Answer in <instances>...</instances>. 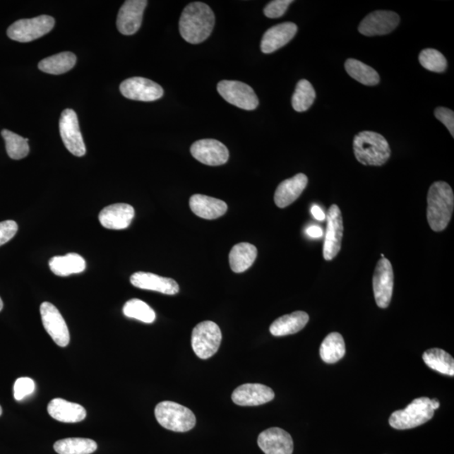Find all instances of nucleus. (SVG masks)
Masks as SVG:
<instances>
[{
    "mask_svg": "<svg viewBox=\"0 0 454 454\" xmlns=\"http://www.w3.org/2000/svg\"><path fill=\"white\" fill-rule=\"evenodd\" d=\"M215 25L214 12L201 2L189 4L179 20V32L189 43L200 44L210 36Z\"/></svg>",
    "mask_w": 454,
    "mask_h": 454,
    "instance_id": "obj_1",
    "label": "nucleus"
},
{
    "mask_svg": "<svg viewBox=\"0 0 454 454\" xmlns=\"http://www.w3.org/2000/svg\"><path fill=\"white\" fill-rule=\"evenodd\" d=\"M454 208L453 189L446 182L431 185L427 195V222L434 232H442L450 222Z\"/></svg>",
    "mask_w": 454,
    "mask_h": 454,
    "instance_id": "obj_2",
    "label": "nucleus"
},
{
    "mask_svg": "<svg viewBox=\"0 0 454 454\" xmlns=\"http://www.w3.org/2000/svg\"><path fill=\"white\" fill-rule=\"evenodd\" d=\"M354 151L357 160L365 166H382L391 155L387 140L380 133L369 131L355 136Z\"/></svg>",
    "mask_w": 454,
    "mask_h": 454,
    "instance_id": "obj_3",
    "label": "nucleus"
},
{
    "mask_svg": "<svg viewBox=\"0 0 454 454\" xmlns=\"http://www.w3.org/2000/svg\"><path fill=\"white\" fill-rule=\"evenodd\" d=\"M155 417L165 429L186 433L196 426V418L191 410L173 401H162L155 408Z\"/></svg>",
    "mask_w": 454,
    "mask_h": 454,
    "instance_id": "obj_4",
    "label": "nucleus"
},
{
    "mask_svg": "<svg viewBox=\"0 0 454 454\" xmlns=\"http://www.w3.org/2000/svg\"><path fill=\"white\" fill-rule=\"evenodd\" d=\"M434 416L431 400L421 398L414 400L407 408L392 413L389 422L395 429L407 430L424 424Z\"/></svg>",
    "mask_w": 454,
    "mask_h": 454,
    "instance_id": "obj_5",
    "label": "nucleus"
},
{
    "mask_svg": "<svg viewBox=\"0 0 454 454\" xmlns=\"http://www.w3.org/2000/svg\"><path fill=\"white\" fill-rule=\"evenodd\" d=\"M222 340V330L213 321H202L193 330V350L201 359H210L217 354Z\"/></svg>",
    "mask_w": 454,
    "mask_h": 454,
    "instance_id": "obj_6",
    "label": "nucleus"
},
{
    "mask_svg": "<svg viewBox=\"0 0 454 454\" xmlns=\"http://www.w3.org/2000/svg\"><path fill=\"white\" fill-rule=\"evenodd\" d=\"M55 25V20L49 16H40L32 19L19 20L8 28L7 35L19 42H30L49 33Z\"/></svg>",
    "mask_w": 454,
    "mask_h": 454,
    "instance_id": "obj_7",
    "label": "nucleus"
},
{
    "mask_svg": "<svg viewBox=\"0 0 454 454\" xmlns=\"http://www.w3.org/2000/svg\"><path fill=\"white\" fill-rule=\"evenodd\" d=\"M217 90L222 98L235 107L253 110L258 107L259 101L252 87L239 81L223 80L217 85Z\"/></svg>",
    "mask_w": 454,
    "mask_h": 454,
    "instance_id": "obj_8",
    "label": "nucleus"
},
{
    "mask_svg": "<svg viewBox=\"0 0 454 454\" xmlns=\"http://www.w3.org/2000/svg\"><path fill=\"white\" fill-rule=\"evenodd\" d=\"M59 130L61 140L68 151L76 157L85 155L86 148L83 142L76 112L66 109L61 114Z\"/></svg>",
    "mask_w": 454,
    "mask_h": 454,
    "instance_id": "obj_9",
    "label": "nucleus"
},
{
    "mask_svg": "<svg viewBox=\"0 0 454 454\" xmlns=\"http://www.w3.org/2000/svg\"><path fill=\"white\" fill-rule=\"evenodd\" d=\"M394 288V272L387 258L378 262L373 277V289L377 306L382 309L389 306Z\"/></svg>",
    "mask_w": 454,
    "mask_h": 454,
    "instance_id": "obj_10",
    "label": "nucleus"
},
{
    "mask_svg": "<svg viewBox=\"0 0 454 454\" xmlns=\"http://www.w3.org/2000/svg\"><path fill=\"white\" fill-rule=\"evenodd\" d=\"M120 90L126 99L151 102L164 96V89L150 79L134 77L126 79L120 85Z\"/></svg>",
    "mask_w": 454,
    "mask_h": 454,
    "instance_id": "obj_11",
    "label": "nucleus"
},
{
    "mask_svg": "<svg viewBox=\"0 0 454 454\" xmlns=\"http://www.w3.org/2000/svg\"><path fill=\"white\" fill-rule=\"evenodd\" d=\"M40 312L44 328L56 345L65 347L70 342V334L67 324L57 308L49 302H43Z\"/></svg>",
    "mask_w": 454,
    "mask_h": 454,
    "instance_id": "obj_12",
    "label": "nucleus"
},
{
    "mask_svg": "<svg viewBox=\"0 0 454 454\" xmlns=\"http://www.w3.org/2000/svg\"><path fill=\"white\" fill-rule=\"evenodd\" d=\"M343 231L345 227L341 210L337 205H333L328 211L327 232L323 246V256L327 261L333 260L340 252Z\"/></svg>",
    "mask_w": 454,
    "mask_h": 454,
    "instance_id": "obj_13",
    "label": "nucleus"
},
{
    "mask_svg": "<svg viewBox=\"0 0 454 454\" xmlns=\"http://www.w3.org/2000/svg\"><path fill=\"white\" fill-rule=\"evenodd\" d=\"M400 16L393 11H376L366 16L359 26V32L366 37L383 36L398 28Z\"/></svg>",
    "mask_w": 454,
    "mask_h": 454,
    "instance_id": "obj_14",
    "label": "nucleus"
},
{
    "mask_svg": "<svg viewBox=\"0 0 454 454\" xmlns=\"http://www.w3.org/2000/svg\"><path fill=\"white\" fill-rule=\"evenodd\" d=\"M191 153L196 160L208 166L223 165L229 160L226 145L215 139L197 141L191 145Z\"/></svg>",
    "mask_w": 454,
    "mask_h": 454,
    "instance_id": "obj_15",
    "label": "nucleus"
},
{
    "mask_svg": "<svg viewBox=\"0 0 454 454\" xmlns=\"http://www.w3.org/2000/svg\"><path fill=\"white\" fill-rule=\"evenodd\" d=\"M148 1L145 0H127L120 8L117 25L119 32L126 36L135 34L142 25L143 13Z\"/></svg>",
    "mask_w": 454,
    "mask_h": 454,
    "instance_id": "obj_16",
    "label": "nucleus"
},
{
    "mask_svg": "<svg viewBox=\"0 0 454 454\" xmlns=\"http://www.w3.org/2000/svg\"><path fill=\"white\" fill-rule=\"evenodd\" d=\"M271 388L261 383H244L233 391L232 399L241 407H257L275 399Z\"/></svg>",
    "mask_w": 454,
    "mask_h": 454,
    "instance_id": "obj_17",
    "label": "nucleus"
},
{
    "mask_svg": "<svg viewBox=\"0 0 454 454\" xmlns=\"http://www.w3.org/2000/svg\"><path fill=\"white\" fill-rule=\"evenodd\" d=\"M258 444L265 454H292L294 451L292 438L279 427L263 431L258 436Z\"/></svg>",
    "mask_w": 454,
    "mask_h": 454,
    "instance_id": "obj_18",
    "label": "nucleus"
},
{
    "mask_svg": "<svg viewBox=\"0 0 454 454\" xmlns=\"http://www.w3.org/2000/svg\"><path fill=\"white\" fill-rule=\"evenodd\" d=\"M298 30L297 25L292 22L273 26L264 33L261 42V51L270 54L280 49L292 40Z\"/></svg>",
    "mask_w": 454,
    "mask_h": 454,
    "instance_id": "obj_19",
    "label": "nucleus"
},
{
    "mask_svg": "<svg viewBox=\"0 0 454 454\" xmlns=\"http://www.w3.org/2000/svg\"><path fill=\"white\" fill-rule=\"evenodd\" d=\"M131 283L136 288L169 295H174L179 291V286L174 280L158 276L152 273H135L131 277Z\"/></svg>",
    "mask_w": 454,
    "mask_h": 454,
    "instance_id": "obj_20",
    "label": "nucleus"
},
{
    "mask_svg": "<svg viewBox=\"0 0 454 454\" xmlns=\"http://www.w3.org/2000/svg\"><path fill=\"white\" fill-rule=\"evenodd\" d=\"M135 217L133 207L127 204H114L100 211L99 219L104 228L123 230L130 226Z\"/></svg>",
    "mask_w": 454,
    "mask_h": 454,
    "instance_id": "obj_21",
    "label": "nucleus"
},
{
    "mask_svg": "<svg viewBox=\"0 0 454 454\" xmlns=\"http://www.w3.org/2000/svg\"><path fill=\"white\" fill-rule=\"evenodd\" d=\"M308 178L304 174H299L288 179L277 186L275 193V202L280 208H285L301 196L307 186Z\"/></svg>",
    "mask_w": 454,
    "mask_h": 454,
    "instance_id": "obj_22",
    "label": "nucleus"
},
{
    "mask_svg": "<svg viewBox=\"0 0 454 454\" xmlns=\"http://www.w3.org/2000/svg\"><path fill=\"white\" fill-rule=\"evenodd\" d=\"M47 412L55 420L64 423L80 422L86 417V410L81 405L61 398L51 400Z\"/></svg>",
    "mask_w": 454,
    "mask_h": 454,
    "instance_id": "obj_23",
    "label": "nucleus"
},
{
    "mask_svg": "<svg viewBox=\"0 0 454 454\" xmlns=\"http://www.w3.org/2000/svg\"><path fill=\"white\" fill-rule=\"evenodd\" d=\"M189 206L198 217L206 220L222 217L228 209L226 202L203 195L193 196L189 200Z\"/></svg>",
    "mask_w": 454,
    "mask_h": 454,
    "instance_id": "obj_24",
    "label": "nucleus"
},
{
    "mask_svg": "<svg viewBox=\"0 0 454 454\" xmlns=\"http://www.w3.org/2000/svg\"><path fill=\"white\" fill-rule=\"evenodd\" d=\"M308 321H309V316L306 312L295 311L273 321L270 330L273 336H288V335L299 333L306 327Z\"/></svg>",
    "mask_w": 454,
    "mask_h": 454,
    "instance_id": "obj_25",
    "label": "nucleus"
},
{
    "mask_svg": "<svg viewBox=\"0 0 454 454\" xmlns=\"http://www.w3.org/2000/svg\"><path fill=\"white\" fill-rule=\"evenodd\" d=\"M258 250L253 244L241 242L233 246L229 254L232 270L237 273H244L253 265L257 258Z\"/></svg>",
    "mask_w": 454,
    "mask_h": 454,
    "instance_id": "obj_26",
    "label": "nucleus"
},
{
    "mask_svg": "<svg viewBox=\"0 0 454 454\" xmlns=\"http://www.w3.org/2000/svg\"><path fill=\"white\" fill-rule=\"evenodd\" d=\"M49 266L54 275L65 277L85 271L86 263L80 255L68 253L66 256H56V257L52 258Z\"/></svg>",
    "mask_w": 454,
    "mask_h": 454,
    "instance_id": "obj_27",
    "label": "nucleus"
},
{
    "mask_svg": "<svg viewBox=\"0 0 454 454\" xmlns=\"http://www.w3.org/2000/svg\"><path fill=\"white\" fill-rule=\"evenodd\" d=\"M77 56L70 52L48 56L40 61L38 68L49 74L59 75L67 73L76 64Z\"/></svg>",
    "mask_w": 454,
    "mask_h": 454,
    "instance_id": "obj_28",
    "label": "nucleus"
},
{
    "mask_svg": "<svg viewBox=\"0 0 454 454\" xmlns=\"http://www.w3.org/2000/svg\"><path fill=\"white\" fill-rule=\"evenodd\" d=\"M346 352L345 339L338 333H330L321 343L320 355L327 364L338 362L345 357Z\"/></svg>",
    "mask_w": 454,
    "mask_h": 454,
    "instance_id": "obj_29",
    "label": "nucleus"
},
{
    "mask_svg": "<svg viewBox=\"0 0 454 454\" xmlns=\"http://www.w3.org/2000/svg\"><path fill=\"white\" fill-rule=\"evenodd\" d=\"M424 363L431 369L448 376H454L453 357L440 348L426 350L422 356Z\"/></svg>",
    "mask_w": 454,
    "mask_h": 454,
    "instance_id": "obj_30",
    "label": "nucleus"
},
{
    "mask_svg": "<svg viewBox=\"0 0 454 454\" xmlns=\"http://www.w3.org/2000/svg\"><path fill=\"white\" fill-rule=\"evenodd\" d=\"M345 69L352 78L364 85L376 86L380 83V75L377 71L359 60L347 59Z\"/></svg>",
    "mask_w": 454,
    "mask_h": 454,
    "instance_id": "obj_31",
    "label": "nucleus"
},
{
    "mask_svg": "<svg viewBox=\"0 0 454 454\" xmlns=\"http://www.w3.org/2000/svg\"><path fill=\"white\" fill-rule=\"evenodd\" d=\"M98 448L94 440L82 438H70L57 441L54 450L59 454H91Z\"/></svg>",
    "mask_w": 454,
    "mask_h": 454,
    "instance_id": "obj_32",
    "label": "nucleus"
},
{
    "mask_svg": "<svg viewBox=\"0 0 454 454\" xmlns=\"http://www.w3.org/2000/svg\"><path fill=\"white\" fill-rule=\"evenodd\" d=\"M316 91L311 83L306 79H301L297 83L292 97V107L295 112H305L311 107L316 100Z\"/></svg>",
    "mask_w": 454,
    "mask_h": 454,
    "instance_id": "obj_33",
    "label": "nucleus"
},
{
    "mask_svg": "<svg viewBox=\"0 0 454 454\" xmlns=\"http://www.w3.org/2000/svg\"><path fill=\"white\" fill-rule=\"evenodd\" d=\"M1 135L6 142L8 156L12 160H20L28 155L30 153L28 139L6 129L1 131Z\"/></svg>",
    "mask_w": 454,
    "mask_h": 454,
    "instance_id": "obj_34",
    "label": "nucleus"
},
{
    "mask_svg": "<svg viewBox=\"0 0 454 454\" xmlns=\"http://www.w3.org/2000/svg\"><path fill=\"white\" fill-rule=\"evenodd\" d=\"M123 313L129 318L138 320L144 323H153L156 319L155 312L152 308L138 299L128 301L123 307Z\"/></svg>",
    "mask_w": 454,
    "mask_h": 454,
    "instance_id": "obj_35",
    "label": "nucleus"
},
{
    "mask_svg": "<svg viewBox=\"0 0 454 454\" xmlns=\"http://www.w3.org/2000/svg\"><path fill=\"white\" fill-rule=\"evenodd\" d=\"M419 61L423 68L434 73H443L448 67L445 56L439 51L431 48L422 51Z\"/></svg>",
    "mask_w": 454,
    "mask_h": 454,
    "instance_id": "obj_36",
    "label": "nucleus"
},
{
    "mask_svg": "<svg viewBox=\"0 0 454 454\" xmlns=\"http://www.w3.org/2000/svg\"><path fill=\"white\" fill-rule=\"evenodd\" d=\"M292 3V0H275V1L268 4L264 8V15L270 19L280 18L285 14L290 4Z\"/></svg>",
    "mask_w": 454,
    "mask_h": 454,
    "instance_id": "obj_37",
    "label": "nucleus"
},
{
    "mask_svg": "<svg viewBox=\"0 0 454 454\" xmlns=\"http://www.w3.org/2000/svg\"><path fill=\"white\" fill-rule=\"evenodd\" d=\"M35 390V383L30 378H20L15 383L14 396L16 400H22Z\"/></svg>",
    "mask_w": 454,
    "mask_h": 454,
    "instance_id": "obj_38",
    "label": "nucleus"
},
{
    "mask_svg": "<svg viewBox=\"0 0 454 454\" xmlns=\"http://www.w3.org/2000/svg\"><path fill=\"white\" fill-rule=\"evenodd\" d=\"M18 231V225L14 220H8L0 222V246L11 241Z\"/></svg>",
    "mask_w": 454,
    "mask_h": 454,
    "instance_id": "obj_39",
    "label": "nucleus"
},
{
    "mask_svg": "<svg viewBox=\"0 0 454 454\" xmlns=\"http://www.w3.org/2000/svg\"><path fill=\"white\" fill-rule=\"evenodd\" d=\"M435 117L447 127L452 136H454V113L453 110L444 107L436 108Z\"/></svg>",
    "mask_w": 454,
    "mask_h": 454,
    "instance_id": "obj_40",
    "label": "nucleus"
},
{
    "mask_svg": "<svg viewBox=\"0 0 454 454\" xmlns=\"http://www.w3.org/2000/svg\"><path fill=\"white\" fill-rule=\"evenodd\" d=\"M306 234L312 238H320L323 236V231L318 226H311L306 229Z\"/></svg>",
    "mask_w": 454,
    "mask_h": 454,
    "instance_id": "obj_41",
    "label": "nucleus"
},
{
    "mask_svg": "<svg viewBox=\"0 0 454 454\" xmlns=\"http://www.w3.org/2000/svg\"><path fill=\"white\" fill-rule=\"evenodd\" d=\"M311 214L316 220H325V215L324 211L321 209V207L318 205H313L311 208Z\"/></svg>",
    "mask_w": 454,
    "mask_h": 454,
    "instance_id": "obj_42",
    "label": "nucleus"
},
{
    "mask_svg": "<svg viewBox=\"0 0 454 454\" xmlns=\"http://www.w3.org/2000/svg\"><path fill=\"white\" fill-rule=\"evenodd\" d=\"M431 407L435 411V410L438 409L440 407L439 401L436 399L431 400Z\"/></svg>",
    "mask_w": 454,
    "mask_h": 454,
    "instance_id": "obj_43",
    "label": "nucleus"
},
{
    "mask_svg": "<svg viewBox=\"0 0 454 454\" xmlns=\"http://www.w3.org/2000/svg\"><path fill=\"white\" fill-rule=\"evenodd\" d=\"M3 307H4V303H3L2 299L0 298V311H2Z\"/></svg>",
    "mask_w": 454,
    "mask_h": 454,
    "instance_id": "obj_44",
    "label": "nucleus"
},
{
    "mask_svg": "<svg viewBox=\"0 0 454 454\" xmlns=\"http://www.w3.org/2000/svg\"><path fill=\"white\" fill-rule=\"evenodd\" d=\"M2 413H3V410H2L1 405H0V416L2 415Z\"/></svg>",
    "mask_w": 454,
    "mask_h": 454,
    "instance_id": "obj_45",
    "label": "nucleus"
}]
</instances>
